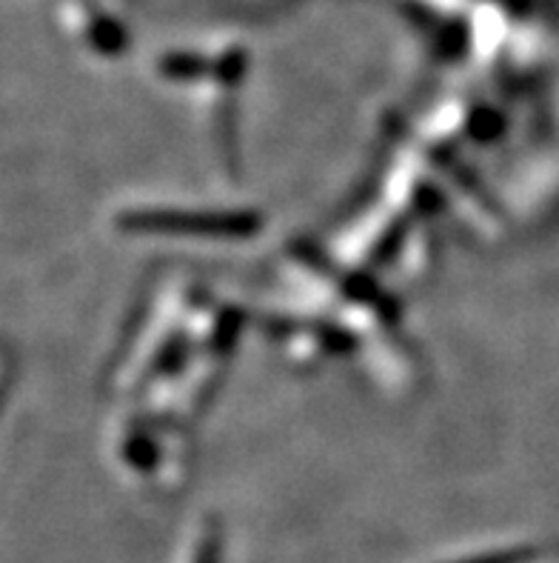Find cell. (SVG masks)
Returning a JSON list of instances; mask_svg holds the SVG:
<instances>
[{"instance_id": "1", "label": "cell", "mask_w": 559, "mask_h": 563, "mask_svg": "<svg viewBox=\"0 0 559 563\" xmlns=\"http://www.w3.org/2000/svg\"><path fill=\"white\" fill-rule=\"evenodd\" d=\"M121 229L132 235H171V238H209V241H234L255 235L260 229L251 212H198V209H135L121 214Z\"/></svg>"}]
</instances>
